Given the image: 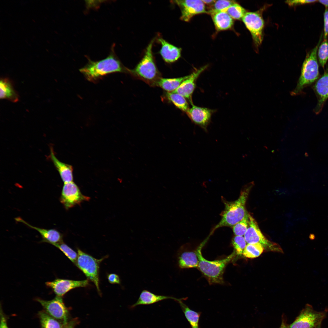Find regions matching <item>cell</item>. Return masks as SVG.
<instances>
[{
  "label": "cell",
  "instance_id": "6da1fadb",
  "mask_svg": "<svg viewBox=\"0 0 328 328\" xmlns=\"http://www.w3.org/2000/svg\"><path fill=\"white\" fill-rule=\"evenodd\" d=\"M253 181L251 182L244 187L241 190L238 198L233 201H224V208L221 214V218L220 221L214 227L211 235L217 229L223 227H232L241 220L247 214L246 209V203L249 193L254 185Z\"/></svg>",
  "mask_w": 328,
  "mask_h": 328
},
{
  "label": "cell",
  "instance_id": "7a4b0ae2",
  "mask_svg": "<svg viewBox=\"0 0 328 328\" xmlns=\"http://www.w3.org/2000/svg\"><path fill=\"white\" fill-rule=\"evenodd\" d=\"M113 49L109 56L103 60L93 61L89 59L87 63L79 70L87 80L94 82L109 74L129 72V70L125 67L117 58Z\"/></svg>",
  "mask_w": 328,
  "mask_h": 328
},
{
  "label": "cell",
  "instance_id": "3957f363",
  "mask_svg": "<svg viewBox=\"0 0 328 328\" xmlns=\"http://www.w3.org/2000/svg\"><path fill=\"white\" fill-rule=\"evenodd\" d=\"M209 237H207L197 248L196 251L199 260L198 268L205 276L210 284L223 283V275L227 265L236 255L234 251L225 258L213 261H208L202 256V249Z\"/></svg>",
  "mask_w": 328,
  "mask_h": 328
},
{
  "label": "cell",
  "instance_id": "277c9868",
  "mask_svg": "<svg viewBox=\"0 0 328 328\" xmlns=\"http://www.w3.org/2000/svg\"><path fill=\"white\" fill-rule=\"evenodd\" d=\"M322 35V33L317 45L307 55L302 65L301 75L296 86L292 92V95L299 94L305 87L313 83L319 77L317 52Z\"/></svg>",
  "mask_w": 328,
  "mask_h": 328
},
{
  "label": "cell",
  "instance_id": "5b68a950",
  "mask_svg": "<svg viewBox=\"0 0 328 328\" xmlns=\"http://www.w3.org/2000/svg\"><path fill=\"white\" fill-rule=\"evenodd\" d=\"M155 39H152L147 47L144 55L139 63L130 72L139 78L150 82H156L159 73L155 63L152 53V47Z\"/></svg>",
  "mask_w": 328,
  "mask_h": 328
},
{
  "label": "cell",
  "instance_id": "8992f818",
  "mask_svg": "<svg viewBox=\"0 0 328 328\" xmlns=\"http://www.w3.org/2000/svg\"><path fill=\"white\" fill-rule=\"evenodd\" d=\"M77 258L76 265L84 273L88 279L93 282L100 292L99 273L100 265L104 258L96 259L77 249Z\"/></svg>",
  "mask_w": 328,
  "mask_h": 328
},
{
  "label": "cell",
  "instance_id": "52a82bcc",
  "mask_svg": "<svg viewBox=\"0 0 328 328\" xmlns=\"http://www.w3.org/2000/svg\"><path fill=\"white\" fill-rule=\"evenodd\" d=\"M244 237L248 244L259 243L263 246L265 249L268 250L282 252V250L278 245L270 241L265 237L255 220L249 214L248 226Z\"/></svg>",
  "mask_w": 328,
  "mask_h": 328
},
{
  "label": "cell",
  "instance_id": "ba28073f",
  "mask_svg": "<svg viewBox=\"0 0 328 328\" xmlns=\"http://www.w3.org/2000/svg\"><path fill=\"white\" fill-rule=\"evenodd\" d=\"M50 315L66 325L68 323V311L61 297L56 296L53 299L46 300L39 298L35 299Z\"/></svg>",
  "mask_w": 328,
  "mask_h": 328
},
{
  "label": "cell",
  "instance_id": "9c48e42d",
  "mask_svg": "<svg viewBox=\"0 0 328 328\" xmlns=\"http://www.w3.org/2000/svg\"><path fill=\"white\" fill-rule=\"evenodd\" d=\"M90 197L83 195L78 186L73 182L65 183L63 186L60 201L65 208L68 210L80 204L84 201H88Z\"/></svg>",
  "mask_w": 328,
  "mask_h": 328
},
{
  "label": "cell",
  "instance_id": "30bf717a",
  "mask_svg": "<svg viewBox=\"0 0 328 328\" xmlns=\"http://www.w3.org/2000/svg\"><path fill=\"white\" fill-rule=\"evenodd\" d=\"M242 20L250 32L255 44L259 46L262 41L264 21L259 13L246 12Z\"/></svg>",
  "mask_w": 328,
  "mask_h": 328
},
{
  "label": "cell",
  "instance_id": "8fae6325",
  "mask_svg": "<svg viewBox=\"0 0 328 328\" xmlns=\"http://www.w3.org/2000/svg\"><path fill=\"white\" fill-rule=\"evenodd\" d=\"M323 313L314 311L311 306H307L301 312L289 328H313L320 324Z\"/></svg>",
  "mask_w": 328,
  "mask_h": 328
},
{
  "label": "cell",
  "instance_id": "7c38bea8",
  "mask_svg": "<svg viewBox=\"0 0 328 328\" xmlns=\"http://www.w3.org/2000/svg\"><path fill=\"white\" fill-rule=\"evenodd\" d=\"M89 283L88 279L76 281L57 278L52 281L46 282L45 284L56 296L62 297L71 289L86 287L88 285Z\"/></svg>",
  "mask_w": 328,
  "mask_h": 328
},
{
  "label": "cell",
  "instance_id": "4fadbf2b",
  "mask_svg": "<svg viewBox=\"0 0 328 328\" xmlns=\"http://www.w3.org/2000/svg\"><path fill=\"white\" fill-rule=\"evenodd\" d=\"M174 2L180 7L181 12L180 19L188 22L194 16L199 14L207 13L205 4L202 0H176Z\"/></svg>",
  "mask_w": 328,
  "mask_h": 328
},
{
  "label": "cell",
  "instance_id": "5bb4252c",
  "mask_svg": "<svg viewBox=\"0 0 328 328\" xmlns=\"http://www.w3.org/2000/svg\"><path fill=\"white\" fill-rule=\"evenodd\" d=\"M205 66L196 70L189 75L179 87L174 91L172 92L179 94L186 98L188 99L192 104V96L196 86V80L201 73L207 68Z\"/></svg>",
  "mask_w": 328,
  "mask_h": 328
},
{
  "label": "cell",
  "instance_id": "9a60e30c",
  "mask_svg": "<svg viewBox=\"0 0 328 328\" xmlns=\"http://www.w3.org/2000/svg\"><path fill=\"white\" fill-rule=\"evenodd\" d=\"M192 104V107L186 112L187 115L195 124L206 130L213 111L207 108L198 107L193 104Z\"/></svg>",
  "mask_w": 328,
  "mask_h": 328
},
{
  "label": "cell",
  "instance_id": "2e32d148",
  "mask_svg": "<svg viewBox=\"0 0 328 328\" xmlns=\"http://www.w3.org/2000/svg\"><path fill=\"white\" fill-rule=\"evenodd\" d=\"M313 87L318 99L314 111L316 114H318L321 111L328 98V70L325 71L323 75L316 81Z\"/></svg>",
  "mask_w": 328,
  "mask_h": 328
},
{
  "label": "cell",
  "instance_id": "e0dca14e",
  "mask_svg": "<svg viewBox=\"0 0 328 328\" xmlns=\"http://www.w3.org/2000/svg\"><path fill=\"white\" fill-rule=\"evenodd\" d=\"M15 220L17 222L23 223L29 227L37 231L42 238L41 242H46L53 245L63 242L62 234L55 229H45L33 226L19 217L15 218Z\"/></svg>",
  "mask_w": 328,
  "mask_h": 328
},
{
  "label": "cell",
  "instance_id": "ac0fdd59",
  "mask_svg": "<svg viewBox=\"0 0 328 328\" xmlns=\"http://www.w3.org/2000/svg\"><path fill=\"white\" fill-rule=\"evenodd\" d=\"M158 41L161 45L160 53L163 60L168 63H173L180 57L181 49L169 43L162 38Z\"/></svg>",
  "mask_w": 328,
  "mask_h": 328
},
{
  "label": "cell",
  "instance_id": "d6986e66",
  "mask_svg": "<svg viewBox=\"0 0 328 328\" xmlns=\"http://www.w3.org/2000/svg\"><path fill=\"white\" fill-rule=\"evenodd\" d=\"M50 158L64 183L73 182V168L69 165L59 161L55 156L53 148H50Z\"/></svg>",
  "mask_w": 328,
  "mask_h": 328
},
{
  "label": "cell",
  "instance_id": "ffe728a7",
  "mask_svg": "<svg viewBox=\"0 0 328 328\" xmlns=\"http://www.w3.org/2000/svg\"><path fill=\"white\" fill-rule=\"evenodd\" d=\"M0 98L6 99L12 102L19 100V95L15 89L12 81L8 78H1L0 82Z\"/></svg>",
  "mask_w": 328,
  "mask_h": 328
},
{
  "label": "cell",
  "instance_id": "44dd1931",
  "mask_svg": "<svg viewBox=\"0 0 328 328\" xmlns=\"http://www.w3.org/2000/svg\"><path fill=\"white\" fill-rule=\"evenodd\" d=\"M169 299L178 301L179 299L174 297L156 295L147 290H143L141 292L137 302L132 306V308L139 305H149L160 301Z\"/></svg>",
  "mask_w": 328,
  "mask_h": 328
},
{
  "label": "cell",
  "instance_id": "7402d4cb",
  "mask_svg": "<svg viewBox=\"0 0 328 328\" xmlns=\"http://www.w3.org/2000/svg\"><path fill=\"white\" fill-rule=\"evenodd\" d=\"M214 25L218 31L231 29L234 24L233 19L227 12H220L211 15Z\"/></svg>",
  "mask_w": 328,
  "mask_h": 328
},
{
  "label": "cell",
  "instance_id": "603a6c76",
  "mask_svg": "<svg viewBox=\"0 0 328 328\" xmlns=\"http://www.w3.org/2000/svg\"><path fill=\"white\" fill-rule=\"evenodd\" d=\"M178 264L182 269L198 267L199 260L196 251H184L179 254Z\"/></svg>",
  "mask_w": 328,
  "mask_h": 328
},
{
  "label": "cell",
  "instance_id": "cb8c5ba5",
  "mask_svg": "<svg viewBox=\"0 0 328 328\" xmlns=\"http://www.w3.org/2000/svg\"><path fill=\"white\" fill-rule=\"evenodd\" d=\"M189 75L173 78H159L155 82L156 85L168 92L175 91Z\"/></svg>",
  "mask_w": 328,
  "mask_h": 328
},
{
  "label": "cell",
  "instance_id": "d4e9b609",
  "mask_svg": "<svg viewBox=\"0 0 328 328\" xmlns=\"http://www.w3.org/2000/svg\"><path fill=\"white\" fill-rule=\"evenodd\" d=\"M38 314L41 328H64L66 326L44 310L39 311Z\"/></svg>",
  "mask_w": 328,
  "mask_h": 328
},
{
  "label": "cell",
  "instance_id": "484cf974",
  "mask_svg": "<svg viewBox=\"0 0 328 328\" xmlns=\"http://www.w3.org/2000/svg\"><path fill=\"white\" fill-rule=\"evenodd\" d=\"M179 302L185 316L189 323L192 328H199V322L200 313L190 309L179 299Z\"/></svg>",
  "mask_w": 328,
  "mask_h": 328
},
{
  "label": "cell",
  "instance_id": "4316f807",
  "mask_svg": "<svg viewBox=\"0 0 328 328\" xmlns=\"http://www.w3.org/2000/svg\"><path fill=\"white\" fill-rule=\"evenodd\" d=\"M166 95L168 99L177 108L187 112L189 108L188 103L185 97L179 94L172 92H167Z\"/></svg>",
  "mask_w": 328,
  "mask_h": 328
},
{
  "label": "cell",
  "instance_id": "83f0119b",
  "mask_svg": "<svg viewBox=\"0 0 328 328\" xmlns=\"http://www.w3.org/2000/svg\"><path fill=\"white\" fill-rule=\"evenodd\" d=\"M264 249V247L260 244H248L246 245L242 255L246 258H253L259 256Z\"/></svg>",
  "mask_w": 328,
  "mask_h": 328
},
{
  "label": "cell",
  "instance_id": "f1b7e54d",
  "mask_svg": "<svg viewBox=\"0 0 328 328\" xmlns=\"http://www.w3.org/2000/svg\"><path fill=\"white\" fill-rule=\"evenodd\" d=\"M235 2L234 1L220 0L216 1L211 6L207 13L211 15L220 12H227L228 9Z\"/></svg>",
  "mask_w": 328,
  "mask_h": 328
},
{
  "label": "cell",
  "instance_id": "f546056e",
  "mask_svg": "<svg viewBox=\"0 0 328 328\" xmlns=\"http://www.w3.org/2000/svg\"><path fill=\"white\" fill-rule=\"evenodd\" d=\"M317 51V56L319 62L324 68L328 60V41L326 39H324L319 45Z\"/></svg>",
  "mask_w": 328,
  "mask_h": 328
},
{
  "label": "cell",
  "instance_id": "4dcf8cb0",
  "mask_svg": "<svg viewBox=\"0 0 328 328\" xmlns=\"http://www.w3.org/2000/svg\"><path fill=\"white\" fill-rule=\"evenodd\" d=\"M227 12L233 19L237 20L242 19L246 13L244 8L235 2L229 7Z\"/></svg>",
  "mask_w": 328,
  "mask_h": 328
},
{
  "label": "cell",
  "instance_id": "1f68e13d",
  "mask_svg": "<svg viewBox=\"0 0 328 328\" xmlns=\"http://www.w3.org/2000/svg\"><path fill=\"white\" fill-rule=\"evenodd\" d=\"M60 250L73 263L76 265L77 254L63 242L53 245Z\"/></svg>",
  "mask_w": 328,
  "mask_h": 328
},
{
  "label": "cell",
  "instance_id": "d6a6232c",
  "mask_svg": "<svg viewBox=\"0 0 328 328\" xmlns=\"http://www.w3.org/2000/svg\"><path fill=\"white\" fill-rule=\"evenodd\" d=\"M249 214L233 227V231L235 236H243L248 226Z\"/></svg>",
  "mask_w": 328,
  "mask_h": 328
},
{
  "label": "cell",
  "instance_id": "836d02e7",
  "mask_svg": "<svg viewBox=\"0 0 328 328\" xmlns=\"http://www.w3.org/2000/svg\"><path fill=\"white\" fill-rule=\"evenodd\" d=\"M246 242L243 236H235L232 240V244L236 255L241 256L246 245Z\"/></svg>",
  "mask_w": 328,
  "mask_h": 328
},
{
  "label": "cell",
  "instance_id": "e575fe53",
  "mask_svg": "<svg viewBox=\"0 0 328 328\" xmlns=\"http://www.w3.org/2000/svg\"><path fill=\"white\" fill-rule=\"evenodd\" d=\"M328 36V9L326 8L324 13V39H326Z\"/></svg>",
  "mask_w": 328,
  "mask_h": 328
},
{
  "label": "cell",
  "instance_id": "d590c367",
  "mask_svg": "<svg viewBox=\"0 0 328 328\" xmlns=\"http://www.w3.org/2000/svg\"><path fill=\"white\" fill-rule=\"evenodd\" d=\"M317 1V0H290L286 1V3L291 6H294L307 3H314Z\"/></svg>",
  "mask_w": 328,
  "mask_h": 328
},
{
  "label": "cell",
  "instance_id": "8d00e7d4",
  "mask_svg": "<svg viewBox=\"0 0 328 328\" xmlns=\"http://www.w3.org/2000/svg\"><path fill=\"white\" fill-rule=\"evenodd\" d=\"M108 279L109 282L112 284H120V279L118 275L112 273L109 274L108 276Z\"/></svg>",
  "mask_w": 328,
  "mask_h": 328
},
{
  "label": "cell",
  "instance_id": "74e56055",
  "mask_svg": "<svg viewBox=\"0 0 328 328\" xmlns=\"http://www.w3.org/2000/svg\"><path fill=\"white\" fill-rule=\"evenodd\" d=\"M0 328H9L8 326L7 319L4 314L2 309H0Z\"/></svg>",
  "mask_w": 328,
  "mask_h": 328
},
{
  "label": "cell",
  "instance_id": "f35d334b",
  "mask_svg": "<svg viewBox=\"0 0 328 328\" xmlns=\"http://www.w3.org/2000/svg\"><path fill=\"white\" fill-rule=\"evenodd\" d=\"M76 323V320H72L68 323L64 328H74Z\"/></svg>",
  "mask_w": 328,
  "mask_h": 328
},
{
  "label": "cell",
  "instance_id": "ab89813d",
  "mask_svg": "<svg viewBox=\"0 0 328 328\" xmlns=\"http://www.w3.org/2000/svg\"><path fill=\"white\" fill-rule=\"evenodd\" d=\"M202 1L205 4L209 5H211L213 4L215 2V0H202Z\"/></svg>",
  "mask_w": 328,
  "mask_h": 328
},
{
  "label": "cell",
  "instance_id": "60d3db41",
  "mask_svg": "<svg viewBox=\"0 0 328 328\" xmlns=\"http://www.w3.org/2000/svg\"><path fill=\"white\" fill-rule=\"evenodd\" d=\"M319 2L324 5L326 8L328 9V0H319Z\"/></svg>",
  "mask_w": 328,
  "mask_h": 328
},
{
  "label": "cell",
  "instance_id": "b9f144b4",
  "mask_svg": "<svg viewBox=\"0 0 328 328\" xmlns=\"http://www.w3.org/2000/svg\"><path fill=\"white\" fill-rule=\"evenodd\" d=\"M279 328H287L286 326L283 323H282Z\"/></svg>",
  "mask_w": 328,
  "mask_h": 328
},
{
  "label": "cell",
  "instance_id": "7bdbcfd3",
  "mask_svg": "<svg viewBox=\"0 0 328 328\" xmlns=\"http://www.w3.org/2000/svg\"><path fill=\"white\" fill-rule=\"evenodd\" d=\"M313 328H320V324L318 325L317 326H316V327H314Z\"/></svg>",
  "mask_w": 328,
  "mask_h": 328
}]
</instances>
